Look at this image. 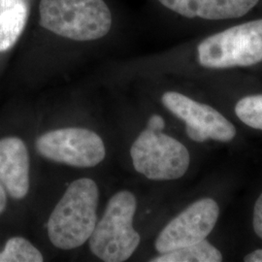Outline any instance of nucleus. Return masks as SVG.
Listing matches in <instances>:
<instances>
[{
	"label": "nucleus",
	"instance_id": "1",
	"mask_svg": "<svg viewBox=\"0 0 262 262\" xmlns=\"http://www.w3.org/2000/svg\"><path fill=\"white\" fill-rule=\"evenodd\" d=\"M98 197L92 179L76 180L68 187L48 222V234L55 247L72 250L90 239L97 223Z\"/></svg>",
	"mask_w": 262,
	"mask_h": 262
},
{
	"label": "nucleus",
	"instance_id": "2",
	"mask_svg": "<svg viewBox=\"0 0 262 262\" xmlns=\"http://www.w3.org/2000/svg\"><path fill=\"white\" fill-rule=\"evenodd\" d=\"M39 12L43 28L76 41L103 37L112 27L103 0H41Z\"/></svg>",
	"mask_w": 262,
	"mask_h": 262
},
{
	"label": "nucleus",
	"instance_id": "3",
	"mask_svg": "<svg viewBox=\"0 0 262 262\" xmlns=\"http://www.w3.org/2000/svg\"><path fill=\"white\" fill-rule=\"evenodd\" d=\"M137 202L133 193L122 190L108 202L102 219L90 237L95 256L106 262L127 260L140 244V235L133 228Z\"/></svg>",
	"mask_w": 262,
	"mask_h": 262
},
{
	"label": "nucleus",
	"instance_id": "4",
	"mask_svg": "<svg viewBox=\"0 0 262 262\" xmlns=\"http://www.w3.org/2000/svg\"><path fill=\"white\" fill-rule=\"evenodd\" d=\"M200 66L210 69L246 67L262 61V19L205 38L197 47Z\"/></svg>",
	"mask_w": 262,
	"mask_h": 262
},
{
	"label": "nucleus",
	"instance_id": "5",
	"mask_svg": "<svg viewBox=\"0 0 262 262\" xmlns=\"http://www.w3.org/2000/svg\"><path fill=\"white\" fill-rule=\"evenodd\" d=\"M133 166L150 180H176L183 177L190 163L187 148L161 131L146 129L130 150Z\"/></svg>",
	"mask_w": 262,
	"mask_h": 262
},
{
	"label": "nucleus",
	"instance_id": "6",
	"mask_svg": "<svg viewBox=\"0 0 262 262\" xmlns=\"http://www.w3.org/2000/svg\"><path fill=\"white\" fill-rule=\"evenodd\" d=\"M36 149L46 159L74 167H94L106 155L100 136L79 127L49 131L38 138Z\"/></svg>",
	"mask_w": 262,
	"mask_h": 262
},
{
	"label": "nucleus",
	"instance_id": "7",
	"mask_svg": "<svg viewBox=\"0 0 262 262\" xmlns=\"http://www.w3.org/2000/svg\"><path fill=\"white\" fill-rule=\"evenodd\" d=\"M220 215V207L212 198H202L187 207L159 233L156 249L169 253L206 239Z\"/></svg>",
	"mask_w": 262,
	"mask_h": 262
},
{
	"label": "nucleus",
	"instance_id": "8",
	"mask_svg": "<svg viewBox=\"0 0 262 262\" xmlns=\"http://www.w3.org/2000/svg\"><path fill=\"white\" fill-rule=\"evenodd\" d=\"M161 100L170 112L186 122V132L191 140L228 142L236 135L234 125L209 105L176 92L165 93Z\"/></svg>",
	"mask_w": 262,
	"mask_h": 262
},
{
	"label": "nucleus",
	"instance_id": "9",
	"mask_svg": "<svg viewBox=\"0 0 262 262\" xmlns=\"http://www.w3.org/2000/svg\"><path fill=\"white\" fill-rule=\"evenodd\" d=\"M0 184L14 199H23L29 190V156L18 137L0 139Z\"/></svg>",
	"mask_w": 262,
	"mask_h": 262
},
{
	"label": "nucleus",
	"instance_id": "10",
	"mask_svg": "<svg viewBox=\"0 0 262 262\" xmlns=\"http://www.w3.org/2000/svg\"><path fill=\"white\" fill-rule=\"evenodd\" d=\"M169 10L186 18L219 19L243 17L259 0H159Z\"/></svg>",
	"mask_w": 262,
	"mask_h": 262
},
{
	"label": "nucleus",
	"instance_id": "11",
	"mask_svg": "<svg viewBox=\"0 0 262 262\" xmlns=\"http://www.w3.org/2000/svg\"><path fill=\"white\" fill-rule=\"evenodd\" d=\"M28 19V0H0V53L17 43Z\"/></svg>",
	"mask_w": 262,
	"mask_h": 262
},
{
	"label": "nucleus",
	"instance_id": "12",
	"mask_svg": "<svg viewBox=\"0 0 262 262\" xmlns=\"http://www.w3.org/2000/svg\"><path fill=\"white\" fill-rule=\"evenodd\" d=\"M223 255L221 252L209 243L206 239L201 242L178 250L160 253V255L151 259L152 262H221Z\"/></svg>",
	"mask_w": 262,
	"mask_h": 262
},
{
	"label": "nucleus",
	"instance_id": "13",
	"mask_svg": "<svg viewBox=\"0 0 262 262\" xmlns=\"http://www.w3.org/2000/svg\"><path fill=\"white\" fill-rule=\"evenodd\" d=\"M43 255L37 249L23 237H13L7 241L0 262H42Z\"/></svg>",
	"mask_w": 262,
	"mask_h": 262
},
{
	"label": "nucleus",
	"instance_id": "14",
	"mask_svg": "<svg viewBox=\"0 0 262 262\" xmlns=\"http://www.w3.org/2000/svg\"><path fill=\"white\" fill-rule=\"evenodd\" d=\"M235 113L248 126L262 130V94L246 96L239 100Z\"/></svg>",
	"mask_w": 262,
	"mask_h": 262
},
{
	"label": "nucleus",
	"instance_id": "15",
	"mask_svg": "<svg viewBox=\"0 0 262 262\" xmlns=\"http://www.w3.org/2000/svg\"><path fill=\"white\" fill-rule=\"evenodd\" d=\"M253 224L255 233L262 239V193L257 198L254 205Z\"/></svg>",
	"mask_w": 262,
	"mask_h": 262
},
{
	"label": "nucleus",
	"instance_id": "16",
	"mask_svg": "<svg viewBox=\"0 0 262 262\" xmlns=\"http://www.w3.org/2000/svg\"><path fill=\"white\" fill-rule=\"evenodd\" d=\"M165 126L164 120L159 116V115H154L151 116L148 122V129L152 131H161Z\"/></svg>",
	"mask_w": 262,
	"mask_h": 262
},
{
	"label": "nucleus",
	"instance_id": "17",
	"mask_svg": "<svg viewBox=\"0 0 262 262\" xmlns=\"http://www.w3.org/2000/svg\"><path fill=\"white\" fill-rule=\"evenodd\" d=\"M244 261L262 262V250H256L253 253H249L247 256H245Z\"/></svg>",
	"mask_w": 262,
	"mask_h": 262
},
{
	"label": "nucleus",
	"instance_id": "18",
	"mask_svg": "<svg viewBox=\"0 0 262 262\" xmlns=\"http://www.w3.org/2000/svg\"><path fill=\"white\" fill-rule=\"evenodd\" d=\"M6 190L3 186L0 184V214H2L6 208L7 204V196H6Z\"/></svg>",
	"mask_w": 262,
	"mask_h": 262
}]
</instances>
